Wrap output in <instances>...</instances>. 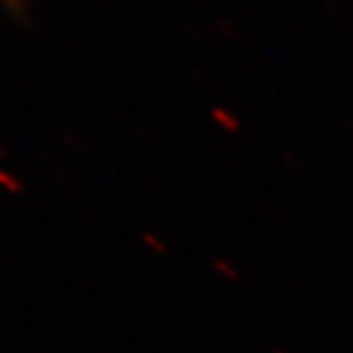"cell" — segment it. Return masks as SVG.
<instances>
[{
	"instance_id": "obj_1",
	"label": "cell",
	"mask_w": 353,
	"mask_h": 353,
	"mask_svg": "<svg viewBox=\"0 0 353 353\" xmlns=\"http://www.w3.org/2000/svg\"><path fill=\"white\" fill-rule=\"evenodd\" d=\"M212 267H214V271L220 277L226 279L228 283H238L241 279L240 269L232 263V261H228V259H214Z\"/></svg>"
},
{
	"instance_id": "obj_2",
	"label": "cell",
	"mask_w": 353,
	"mask_h": 353,
	"mask_svg": "<svg viewBox=\"0 0 353 353\" xmlns=\"http://www.w3.org/2000/svg\"><path fill=\"white\" fill-rule=\"evenodd\" d=\"M0 187L4 190H8L10 194H22L24 192V183L18 179V176L10 173V171H4L0 169Z\"/></svg>"
},
{
	"instance_id": "obj_3",
	"label": "cell",
	"mask_w": 353,
	"mask_h": 353,
	"mask_svg": "<svg viewBox=\"0 0 353 353\" xmlns=\"http://www.w3.org/2000/svg\"><path fill=\"white\" fill-rule=\"evenodd\" d=\"M141 240H143V243L152 250L153 253H157V255H165L167 253V243H165L157 234H153V232H143L141 234Z\"/></svg>"
},
{
	"instance_id": "obj_4",
	"label": "cell",
	"mask_w": 353,
	"mask_h": 353,
	"mask_svg": "<svg viewBox=\"0 0 353 353\" xmlns=\"http://www.w3.org/2000/svg\"><path fill=\"white\" fill-rule=\"evenodd\" d=\"M0 159H6V152L2 148H0Z\"/></svg>"
},
{
	"instance_id": "obj_5",
	"label": "cell",
	"mask_w": 353,
	"mask_h": 353,
	"mask_svg": "<svg viewBox=\"0 0 353 353\" xmlns=\"http://www.w3.org/2000/svg\"><path fill=\"white\" fill-rule=\"evenodd\" d=\"M273 353H283V352H281V350H275V352H273Z\"/></svg>"
}]
</instances>
